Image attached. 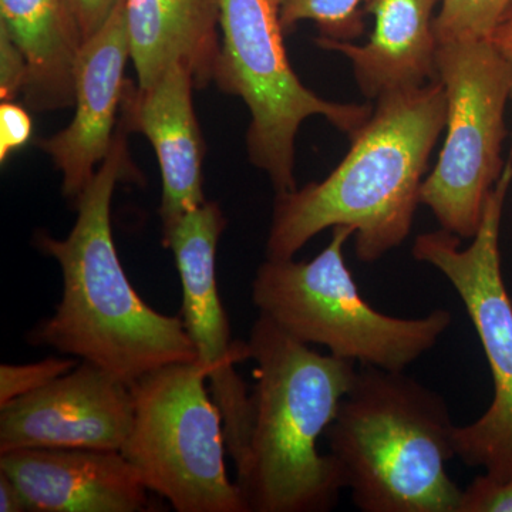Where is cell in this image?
I'll use <instances>...</instances> for the list:
<instances>
[{
	"mask_svg": "<svg viewBox=\"0 0 512 512\" xmlns=\"http://www.w3.org/2000/svg\"><path fill=\"white\" fill-rule=\"evenodd\" d=\"M447 97L440 80L375 100L338 167L320 183L276 194L266 259L285 261L328 228L355 229L356 258L373 264L412 231Z\"/></svg>",
	"mask_w": 512,
	"mask_h": 512,
	"instance_id": "obj_1",
	"label": "cell"
},
{
	"mask_svg": "<svg viewBox=\"0 0 512 512\" xmlns=\"http://www.w3.org/2000/svg\"><path fill=\"white\" fill-rule=\"evenodd\" d=\"M126 133L120 124L109 154L74 207L70 234L64 239L36 234V247L60 266L63 292L55 315L30 330L28 342L93 363L131 387L161 367L195 362L197 352L183 316L148 306L117 254L111 200L117 183L133 177Z\"/></svg>",
	"mask_w": 512,
	"mask_h": 512,
	"instance_id": "obj_2",
	"label": "cell"
},
{
	"mask_svg": "<svg viewBox=\"0 0 512 512\" xmlns=\"http://www.w3.org/2000/svg\"><path fill=\"white\" fill-rule=\"evenodd\" d=\"M255 362L251 437L237 484L248 512H326L345 490L325 436L357 363L320 355L259 315L247 342Z\"/></svg>",
	"mask_w": 512,
	"mask_h": 512,
	"instance_id": "obj_3",
	"label": "cell"
},
{
	"mask_svg": "<svg viewBox=\"0 0 512 512\" xmlns=\"http://www.w3.org/2000/svg\"><path fill=\"white\" fill-rule=\"evenodd\" d=\"M441 394L404 372L363 366L325 437L353 504L363 512H458L463 490Z\"/></svg>",
	"mask_w": 512,
	"mask_h": 512,
	"instance_id": "obj_4",
	"label": "cell"
},
{
	"mask_svg": "<svg viewBox=\"0 0 512 512\" xmlns=\"http://www.w3.org/2000/svg\"><path fill=\"white\" fill-rule=\"evenodd\" d=\"M355 235L335 227L328 247L311 261L266 259L252 281V302L293 339L362 366L404 372L437 345L453 322L447 309L397 318L363 299L343 247Z\"/></svg>",
	"mask_w": 512,
	"mask_h": 512,
	"instance_id": "obj_5",
	"label": "cell"
},
{
	"mask_svg": "<svg viewBox=\"0 0 512 512\" xmlns=\"http://www.w3.org/2000/svg\"><path fill=\"white\" fill-rule=\"evenodd\" d=\"M221 50L214 83L241 97L251 113L248 156L276 194L295 191V141L303 121L320 116L353 136L372 104L322 99L293 72L284 45L278 0H218Z\"/></svg>",
	"mask_w": 512,
	"mask_h": 512,
	"instance_id": "obj_6",
	"label": "cell"
},
{
	"mask_svg": "<svg viewBox=\"0 0 512 512\" xmlns=\"http://www.w3.org/2000/svg\"><path fill=\"white\" fill-rule=\"evenodd\" d=\"M197 360L154 370L131 386L134 419L123 456L150 493L178 512H248L225 466L224 420Z\"/></svg>",
	"mask_w": 512,
	"mask_h": 512,
	"instance_id": "obj_7",
	"label": "cell"
},
{
	"mask_svg": "<svg viewBox=\"0 0 512 512\" xmlns=\"http://www.w3.org/2000/svg\"><path fill=\"white\" fill-rule=\"evenodd\" d=\"M437 70L447 97L446 138L421 185V204L441 229L476 237L488 195L503 174L511 76L491 39L440 42Z\"/></svg>",
	"mask_w": 512,
	"mask_h": 512,
	"instance_id": "obj_8",
	"label": "cell"
},
{
	"mask_svg": "<svg viewBox=\"0 0 512 512\" xmlns=\"http://www.w3.org/2000/svg\"><path fill=\"white\" fill-rule=\"evenodd\" d=\"M512 150V148H511ZM512 184V153L488 195L476 237L467 248L451 232H424L414 241V259L446 276L476 329L490 365L494 399L487 412L454 429L456 457L483 468L498 481L512 478V301L501 269L500 229Z\"/></svg>",
	"mask_w": 512,
	"mask_h": 512,
	"instance_id": "obj_9",
	"label": "cell"
},
{
	"mask_svg": "<svg viewBox=\"0 0 512 512\" xmlns=\"http://www.w3.org/2000/svg\"><path fill=\"white\" fill-rule=\"evenodd\" d=\"M227 224L220 205L205 201L164 229L163 242L174 254L183 285L185 330L220 407L228 454L238 470L247 457L254 406L252 392L237 372L238 363L249 359L248 346L232 338L217 285V247Z\"/></svg>",
	"mask_w": 512,
	"mask_h": 512,
	"instance_id": "obj_10",
	"label": "cell"
},
{
	"mask_svg": "<svg viewBox=\"0 0 512 512\" xmlns=\"http://www.w3.org/2000/svg\"><path fill=\"white\" fill-rule=\"evenodd\" d=\"M133 419L131 387L82 360L43 389L0 406V454L22 448L121 451Z\"/></svg>",
	"mask_w": 512,
	"mask_h": 512,
	"instance_id": "obj_11",
	"label": "cell"
},
{
	"mask_svg": "<svg viewBox=\"0 0 512 512\" xmlns=\"http://www.w3.org/2000/svg\"><path fill=\"white\" fill-rule=\"evenodd\" d=\"M130 59L124 0L99 32L83 43L74 70V117L55 136L37 141L62 173V191L76 207L96 167L113 146Z\"/></svg>",
	"mask_w": 512,
	"mask_h": 512,
	"instance_id": "obj_12",
	"label": "cell"
},
{
	"mask_svg": "<svg viewBox=\"0 0 512 512\" xmlns=\"http://www.w3.org/2000/svg\"><path fill=\"white\" fill-rule=\"evenodd\" d=\"M0 471L35 512L153 511L148 488L121 451L22 448L0 454Z\"/></svg>",
	"mask_w": 512,
	"mask_h": 512,
	"instance_id": "obj_13",
	"label": "cell"
},
{
	"mask_svg": "<svg viewBox=\"0 0 512 512\" xmlns=\"http://www.w3.org/2000/svg\"><path fill=\"white\" fill-rule=\"evenodd\" d=\"M192 87L190 67L173 62L147 89L126 82L121 99V126L144 134L160 163L163 231L207 201L202 191L204 147Z\"/></svg>",
	"mask_w": 512,
	"mask_h": 512,
	"instance_id": "obj_14",
	"label": "cell"
},
{
	"mask_svg": "<svg viewBox=\"0 0 512 512\" xmlns=\"http://www.w3.org/2000/svg\"><path fill=\"white\" fill-rule=\"evenodd\" d=\"M363 5L366 15L375 18L365 45L320 36L315 43L349 60L366 99L439 80L434 12L441 0H365Z\"/></svg>",
	"mask_w": 512,
	"mask_h": 512,
	"instance_id": "obj_15",
	"label": "cell"
},
{
	"mask_svg": "<svg viewBox=\"0 0 512 512\" xmlns=\"http://www.w3.org/2000/svg\"><path fill=\"white\" fill-rule=\"evenodd\" d=\"M130 59L141 89L168 64L190 67L195 87L214 82L220 59L218 0H124Z\"/></svg>",
	"mask_w": 512,
	"mask_h": 512,
	"instance_id": "obj_16",
	"label": "cell"
},
{
	"mask_svg": "<svg viewBox=\"0 0 512 512\" xmlns=\"http://www.w3.org/2000/svg\"><path fill=\"white\" fill-rule=\"evenodd\" d=\"M0 28L28 63L29 109L74 106V70L84 43L67 0H0Z\"/></svg>",
	"mask_w": 512,
	"mask_h": 512,
	"instance_id": "obj_17",
	"label": "cell"
},
{
	"mask_svg": "<svg viewBox=\"0 0 512 512\" xmlns=\"http://www.w3.org/2000/svg\"><path fill=\"white\" fill-rule=\"evenodd\" d=\"M365 0H278L279 19L285 33L303 20L318 26L320 37L353 42L365 35Z\"/></svg>",
	"mask_w": 512,
	"mask_h": 512,
	"instance_id": "obj_18",
	"label": "cell"
},
{
	"mask_svg": "<svg viewBox=\"0 0 512 512\" xmlns=\"http://www.w3.org/2000/svg\"><path fill=\"white\" fill-rule=\"evenodd\" d=\"M512 0H441L434 20L437 40L491 39Z\"/></svg>",
	"mask_w": 512,
	"mask_h": 512,
	"instance_id": "obj_19",
	"label": "cell"
},
{
	"mask_svg": "<svg viewBox=\"0 0 512 512\" xmlns=\"http://www.w3.org/2000/svg\"><path fill=\"white\" fill-rule=\"evenodd\" d=\"M82 360L76 357H47L26 365L0 366V406L43 389L56 379L72 372Z\"/></svg>",
	"mask_w": 512,
	"mask_h": 512,
	"instance_id": "obj_20",
	"label": "cell"
},
{
	"mask_svg": "<svg viewBox=\"0 0 512 512\" xmlns=\"http://www.w3.org/2000/svg\"><path fill=\"white\" fill-rule=\"evenodd\" d=\"M458 512H512V478L478 476L461 494Z\"/></svg>",
	"mask_w": 512,
	"mask_h": 512,
	"instance_id": "obj_21",
	"label": "cell"
},
{
	"mask_svg": "<svg viewBox=\"0 0 512 512\" xmlns=\"http://www.w3.org/2000/svg\"><path fill=\"white\" fill-rule=\"evenodd\" d=\"M32 117L15 101L0 104V161L5 163L13 153L32 140Z\"/></svg>",
	"mask_w": 512,
	"mask_h": 512,
	"instance_id": "obj_22",
	"label": "cell"
},
{
	"mask_svg": "<svg viewBox=\"0 0 512 512\" xmlns=\"http://www.w3.org/2000/svg\"><path fill=\"white\" fill-rule=\"evenodd\" d=\"M28 83V63L8 33L0 28V99L15 101Z\"/></svg>",
	"mask_w": 512,
	"mask_h": 512,
	"instance_id": "obj_23",
	"label": "cell"
},
{
	"mask_svg": "<svg viewBox=\"0 0 512 512\" xmlns=\"http://www.w3.org/2000/svg\"><path fill=\"white\" fill-rule=\"evenodd\" d=\"M119 2L120 0H67L84 42L99 32Z\"/></svg>",
	"mask_w": 512,
	"mask_h": 512,
	"instance_id": "obj_24",
	"label": "cell"
},
{
	"mask_svg": "<svg viewBox=\"0 0 512 512\" xmlns=\"http://www.w3.org/2000/svg\"><path fill=\"white\" fill-rule=\"evenodd\" d=\"M491 42L510 70L512 100V2L498 22L497 28L494 29Z\"/></svg>",
	"mask_w": 512,
	"mask_h": 512,
	"instance_id": "obj_25",
	"label": "cell"
},
{
	"mask_svg": "<svg viewBox=\"0 0 512 512\" xmlns=\"http://www.w3.org/2000/svg\"><path fill=\"white\" fill-rule=\"evenodd\" d=\"M0 511L2 512H25L29 511L25 497L20 493L18 485L5 473L0 471Z\"/></svg>",
	"mask_w": 512,
	"mask_h": 512,
	"instance_id": "obj_26",
	"label": "cell"
}]
</instances>
